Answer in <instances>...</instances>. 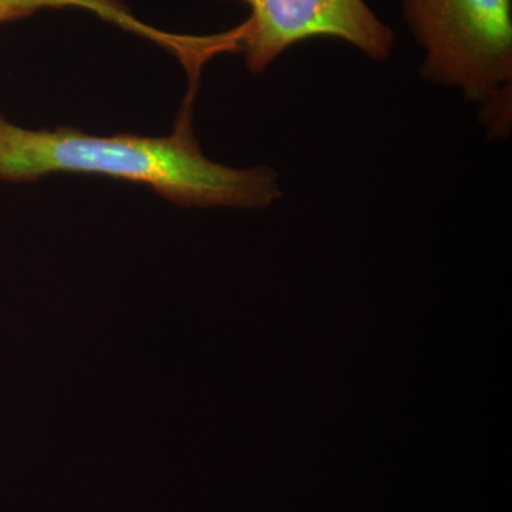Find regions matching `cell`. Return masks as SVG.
Here are the masks:
<instances>
[{
  "label": "cell",
  "mask_w": 512,
  "mask_h": 512,
  "mask_svg": "<svg viewBox=\"0 0 512 512\" xmlns=\"http://www.w3.org/2000/svg\"><path fill=\"white\" fill-rule=\"evenodd\" d=\"M190 104L167 137L93 136L69 127L29 130L0 114V180L94 174L147 185L183 207H271L282 197L278 173L269 167L231 168L205 157L192 133Z\"/></svg>",
  "instance_id": "obj_1"
},
{
  "label": "cell",
  "mask_w": 512,
  "mask_h": 512,
  "mask_svg": "<svg viewBox=\"0 0 512 512\" xmlns=\"http://www.w3.org/2000/svg\"><path fill=\"white\" fill-rule=\"evenodd\" d=\"M424 80L481 106L511 99L512 0H400Z\"/></svg>",
  "instance_id": "obj_2"
},
{
  "label": "cell",
  "mask_w": 512,
  "mask_h": 512,
  "mask_svg": "<svg viewBox=\"0 0 512 512\" xmlns=\"http://www.w3.org/2000/svg\"><path fill=\"white\" fill-rule=\"evenodd\" d=\"M251 15L237 26L238 52L249 72H265L289 47L333 37L383 62L392 56L396 33L366 0H238Z\"/></svg>",
  "instance_id": "obj_3"
},
{
  "label": "cell",
  "mask_w": 512,
  "mask_h": 512,
  "mask_svg": "<svg viewBox=\"0 0 512 512\" xmlns=\"http://www.w3.org/2000/svg\"><path fill=\"white\" fill-rule=\"evenodd\" d=\"M66 8L92 12L106 22L157 43L168 52L177 45V35L161 32L141 22L120 0H0V23L25 19L42 9Z\"/></svg>",
  "instance_id": "obj_4"
}]
</instances>
